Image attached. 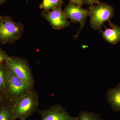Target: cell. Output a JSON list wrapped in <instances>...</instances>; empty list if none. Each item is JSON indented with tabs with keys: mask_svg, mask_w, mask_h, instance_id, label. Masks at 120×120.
I'll return each instance as SVG.
<instances>
[{
	"mask_svg": "<svg viewBox=\"0 0 120 120\" xmlns=\"http://www.w3.org/2000/svg\"><path fill=\"white\" fill-rule=\"evenodd\" d=\"M12 103L7 101L0 106V120H15L11 112Z\"/></svg>",
	"mask_w": 120,
	"mask_h": 120,
	"instance_id": "8fae6325",
	"label": "cell"
},
{
	"mask_svg": "<svg viewBox=\"0 0 120 120\" xmlns=\"http://www.w3.org/2000/svg\"><path fill=\"white\" fill-rule=\"evenodd\" d=\"M77 117V120H104L98 114L87 111L80 113Z\"/></svg>",
	"mask_w": 120,
	"mask_h": 120,
	"instance_id": "5bb4252c",
	"label": "cell"
},
{
	"mask_svg": "<svg viewBox=\"0 0 120 120\" xmlns=\"http://www.w3.org/2000/svg\"></svg>",
	"mask_w": 120,
	"mask_h": 120,
	"instance_id": "ffe728a7",
	"label": "cell"
},
{
	"mask_svg": "<svg viewBox=\"0 0 120 120\" xmlns=\"http://www.w3.org/2000/svg\"><path fill=\"white\" fill-rule=\"evenodd\" d=\"M70 2L73 3L78 6H82L85 2V0H69Z\"/></svg>",
	"mask_w": 120,
	"mask_h": 120,
	"instance_id": "e0dca14e",
	"label": "cell"
},
{
	"mask_svg": "<svg viewBox=\"0 0 120 120\" xmlns=\"http://www.w3.org/2000/svg\"><path fill=\"white\" fill-rule=\"evenodd\" d=\"M24 26L8 16H0V43L12 44L22 37Z\"/></svg>",
	"mask_w": 120,
	"mask_h": 120,
	"instance_id": "3957f363",
	"label": "cell"
},
{
	"mask_svg": "<svg viewBox=\"0 0 120 120\" xmlns=\"http://www.w3.org/2000/svg\"><path fill=\"white\" fill-rule=\"evenodd\" d=\"M7 101L4 92L0 90V106L4 105Z\"/></svg>",
	"mask_w": 120,
	"mask_h": 120,
	"instance_id": "2e32d148",
	"label": "cell"
},
{
	"mask_svg": "<svg viewBox=\"0 0 120 120\" xmlns=\"http://www.w3.org/2000/svg\"><path fill=\"white\" fill-rule=\"evenodd\" d=\"M85 2L88 5L93 4H98L100 2L99 0H85Z\"/></svg>",
	"mask_w": 120,
	"mask_h": 120,
	"instance_id": "ac0fdd59",
	"label": "cell"
},
{
	"mask_svg": "<svg viewBox=\"0 0 120 120\" xmlns=\"http://www.w3.org/2000/svg\"><path fill=\"white\" fill-rule=\"evenodd\" d=\"M41 15L55 30H61L69 26L71 24L67 20L61 6L53 9L50 11L42 12Z\"/></svg>",
	"mask_w": 120,
	"mask_h": 120,
	"instance_id": "52a82bcc",
	"label": "cell"
},
{
	"mask_svg": "<svg viewBox=\"0 0 120 120\" xmlns=\"http://www.w3.org/2000/svg\"><path fill=\"white\" fill-rule=\"evenodd\" d=\"M38 112L41 120H77V117L71 116L64 107L59 105Z\"/></svg>",
	"mask_w": 120,
	"mask_h": 120,
	"instance_id": "ba28073f",
	"label": "cell"
},
{
	"mask_svg": "<svg viewBox=\"0 0 120 120\" xmlns=\"http://www.w3.org/2000/svg\"><path fill=\"white\" fill-rule=\"evenodd\" d=\"M5 63L17 77L34 88V80L31 69L26 59L17 56H10Z\"/></svg>",
	"mask_w": 120,
	"mask_h": 120,
	"instance_id": "5b68a950",
	"label": "cell"
},
{
	"mask_svg": "<svg viewBox=\"0 0 120 120\" xmlns=\"http://www.w3.org/2000/svg\"><path fill=\"white\" fill-rule=\"evenodd\" d=\"M63 0H43L39 5V8L43 9V11L47 12L62 6Z\"/></svg>",
	"mask_w": 120,
	"mask_h": 120,
	"instance_id": "7c38bea8",
	"label": "cell"
},
{
	"mask_svg": "<svg viewBox=\"0 0 120 120\" xmlns=\"http://www.w3.org/2000/svg\"><path fill=\"white\" fill-rule=\"evenodd\" d=\"M11 56L0 47V63L5 62Z\"/></svg>",
	"mask_w": 120,
	"mask_h": 120,
	"instance_id": "9a60e30c",
	"label": "cell"
},
{
	"mask_svg": "<svg viewBox=\"0 0 120 120\" xmlns=\"http://www.w3.org/2000/svg\"><path fill=\"white\" fill-rule=\"evenodd\" d=\"M38 105V94L34 88L12 103L11 112L15 120H26L37 110Z\"/></svg>",
	"mask_w": 120,
	"mask_h": 120,
	"instance_id": "6da1fadb",
	"label": "cell"
},
{
	"mask_svg": "<svg viewBox=\"0 0 120 120\" xmlns=\"http://www.w3.org/2000/svg\"><path fill=\"white\" fill-rule=\"evenodd\" d=\"M97 5H90L89 10L91 27L101 31V26L105 22H110L113 17L114 9L112 5L105 2H99Z\"/></svg>",
	"mask_w": 120,
	"mask_h": 120,
	"instance_id": "277c9868",
	"label": "cell"
},
{
	"mask_svg": "<svg viewBox=\"0 0 120 120\" xmlns=\"http://www.w3.org/2000/svg\"><path fill=\"white\" fill-rule=\"evenodd\" d=\"M8 68L5 62L0 63V90L3 92L7 80Z\"/></svg>",
	"mask_w": 120,
	"mask_h": 120,
	"instance_id": "4fadbf2b",
	"label": "cell"
},
{
	"mask_svg": "<svg viewBox=\"0 0 120 120\" xmlns=\"http://www.w3.org/2000/svg\"><path fill=\"white\" fill-rule=\"evenodd\" d=\"M34 88H31L27 84L16 75L8 68L4 91L7 101L13 103Z\"/></svg>",
	"mask_w": 120,
	"mask_h": 120,
	"instance_id": "7a4b0ae2",
	"label": "cell"
},
{
	"mask_svg": "<svg viewBox=\"0 0 120 120\" xmlns=\"http://www.w3.org/2000/svg\"><path fill=\"white\" fill-rule=\"evenodd\" d=\"M106 97L113 110L115 112H120V83L116 87L108 90Z\"/></svg>",
	"mask_w": 120,
	"mask_h": 120,
	"instance_id": "30bf717a",
	"label": "cell"
},
{
	"mask_svg": "<svg viewBox=\"0 0 120 120\" xmlns=\"http://www.w3.org/2000/svg\"><path fill=\"white\" fill-rule=\"evenodd\" d=\"M111 28H106L102 32L103 38L107 42L116 45L120 41V27L109 22Z\"/></svg>",
	"mask_w": 120,
	"mask_h": 120,
	"instance_id": "9c48e42d",
	"label": "cell"
},
{
	"mask_svg": "<svg viewBox=\"0 0 120 120\" xmlns=\"http://www.w3.org/2000/svg\"><path fill=\"white\" fill-rule=\"evenodd\" d=\"M7 0H0V5L3 4L6 2Z\"/></svg>",
	"mask_w": 120,
	"mask_h": 120,
	"instance_id": "d6986e66",
	"label": "cell"
},
{
	"mask_svg": "<svg viewBox=\"0 0 120 120\" xmlns=\"http://www.w3.org/2000/svg\"><path fill=\"white\" fill-rule=\"evenodd\" d=\"M67 19H69L74 23L79 22L80 27L79 30L75 38H77L81 30L83 28L86 23V18L90 15L88 9L82 8L72 2H70L64 11Z\"/></svg>",
	"mask_w": 120,
	"mask_h": 120,
	"instance_id": "8992f818",
	"label": "cell"
}]
</instances>
